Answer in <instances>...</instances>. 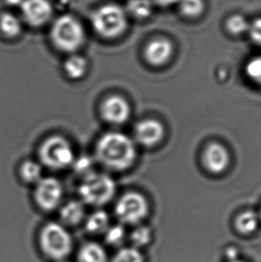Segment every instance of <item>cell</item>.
I'll return each mask as SVG.
<instances>
[{"instance_id":"cell-1","label":"cell","mask_w":261,"mask_h":262,"mask_svg":"<svg viewBox=\"0 0 261 262\" xmlns=\"http://www.w3.org/2000/svg\"><path fill=\"white\" fill-rule=\"evenodd\" d=\"M136 156L137 151L133 140L117 132L103 135L96 145L97 159L111 170L127 169L134 163Z\"/></svg>"},{"instance_id":"cell-2","label":"cell","mask_w":261,"mask_h":262,"mask_svg":"<svg viewBox=\"0 0 261 262\" xmlns=\"http://www.w3.org/2000/svg\"><path fill=\"white\" fill-rule=\"evenodd\" d=\"M92 27L98 35L105 39H115L123 35L128 25V14L117 4H106L94 11Z\"/></svg>"},{"instance_id":"cell-3","label":"cell","mask_w":261,"mask_h":262,"mask_svg":"<svg viewBox=\"0 0 261 262\" xmlns=\"http://www.w3.org/2000/svg\"><path fill=\"white\" fill-rule=\"evenodd\" d=\"M50 37L57 50L72 53L83 45L84 28L77 18L70 14H64L54 21L50 30Z\"/></svg>"},{"instance_id":"cell-4","label":"cell","mask_w":261,"mask_h":262,"mask_svg":"<svg viewBox=\"0 0 261 262\" xmlns=\"http://www.w3.org/2000/svg\"><path fill=\"white\" fill-rule=\"evenodd\" d=\"M115 192L116 184L113 179L107 174L96 172L83 177L79 186V193L82 202L95 207L110 202Z\"/></svg>"},{"instance_id":"cell-5","label":"cell","mask_w":261,"mask_h":262,"mask_svg":"<svg viewBox=\"0 0 261 262\" xmlns=\"http://www.w3.org/2000/svg\"><path fill=\"white\" fill-rule=\"evenodd\" d=\"M39 242L44 253L57 260L67 258L73 247L72 237L68 231L60 224L54 222L43 227Z\"/></svg>"},{"instance_id":"cell-6","label":"cell","mask_w":261,"mask_h":262,"mask_svg":"<svg viewBox=\"0 0 261 262\" xmlns=\"http://www.w3.org/2000/svg\"><path fill=\"white\" fill-rule=\"evenodd\" d=\"M39 159L51 169H63L71 166L74 160V150L67 140L62 136L46 139L39 150Z\"/></svg>"},{"instance_id":"cell-7","label":"cell","mask_w":261,"mask_h":262,"mask_svg":"<svg viewBox=\"0 0 261 262\" xmlns=\"http://www.w3.org/2000/svg\"><path fill=\"white\" fill-rule=\"evenodd\" d=\"M148 209V202L143 195L128 192L117 202L115 212L121 223L137 225L147 216Z\"/></svg>"},{"instance_id":"cell-8","label":"cell","mask_w":261,"mask_h":262,"mask_svg":"<svg viewBox=\"0 0 261 262\" xmlns=\"http://www.w3.org/2000/svg\"><path fill=\"white\" fill-rule=\"evenodd\" d=\"M64 195L60 182L54 177L41 178L37 183L35 200L40 209L51 211L59 206Z\"/></svg>"},{"instance_id":"cell-9","label":"cell","mask_w":261,"mask_h":262,"mask_svg":"<svg viewBox=\"0 0 261 262\" xmlns=\"http://www.w3.org/2000/svg\"><path fill=\"white\" fill-rule=\"evenodd\" d=\"M23 20L32 27H41L51 20L54 10L50 0H24L20 6Z\"/></svg>"},{"instance_id":"cell-10","label":"cell","mask_w":261,"mask_h":262,"mask_svg":"<svg viewBox=\"0 0 261 262\" xmlns=\"http://www.w3.org/2000/svg\"><path fill=\"white\" fill-rule=\"evenodd\" d=\"M103 118L112 124H122L130 117V107L129 103L123 97L110 96L101 105Z\"/></svg>"},{"instance_id":"cell-11","label":"cell","mask_w":261,"mask_h":262,"mask_svg":"<svg viewBox=\"0 0 261 262\" xmlns=\"http://www.w3.org/2000/svg\"><path fill=\"white\" fill-rule=\"evenodd\" d=\"M165 128L159 121L145 119L136 125L134 130L135 139L141 145L153 147L162 141Z\"/></svg>"},{"instance_id":"cell-12","label":"cell","mask_w":261,"mask_h":262,"mask_svg":"<svg viewBox=\"0 0 261 262\" xmlns=\"http://www.w3.org/2000/svg\"><path fill=\"white\" fill-rule=\"evenodd\" d=\"M203 163L209 172L213 174H220L228 167L229 153L225 146L217 142H213L205 149Z\"/></svg>"},{"instance_id":"cell-13","label":"cell","mask_w":261,"mask_h":262,"mask_svg":"<svg viewBox=\"0 0 261 262\" xmlns=\"http://www.w3.org/2000/svg\"><path fill=\"white\" fill-rule=\"evenodd\" d=\"M173 44L166 38L152 39L145 48L146 60L154 67H160L170 60L173 55Z\"/></svg>"},{"instance_id":"cell-14","label":"cell","mask_w":261,"mask_h":262,"mask_svg":"<svg viewBox=\"0 0 261 262\" xmlns=\"http://www.w3.org/2000/svg\"><path fill=\"white\" fill-rule=\"evenodd\" d=\"M85 209L83 203L79 201H70L60 209V219L63 223L74 226L84 219Z\"/></svg>"},{"instance_id":"cell-15","label":"cell","mask_w":261,"mask_h":262,"mask_svg":"<svg viewBox=\"0 0 261 262\" xmlns=\"http://www.w3.org/2000/svg\"><path fill=\"white\" fill-rule=\"evenodd\" d=\"M259 226L258 214L252 210H246L237 216L234 227L237 232L243 235L253 234Z\"/></svg>"},{"instance_id":"cell-16","label":"cell","mask_w":261,"mask_h":262,"mask_svg":"<svg viewBox=\"0 0 261 262\" xmlns=\"http://www.w3.org/2000/svg\"><path fill=\"white\" fill-rule=\"evenodd\" d=\"M79 262H107L105 249L97 243H88L81 246L78 252Z\"/></svg>"},{"instance_id":"cell-17","label":"cell","mask_w":261,"mask_h":262,"mask_svg":"<svg viewBox=\"0 0 261 262\" xmlns=\"http://www.w3.org/2000/svg\"><path fill=\"white\" fill-rule=\"evenodd\" d=\"M86 230L91 234H104L110 227V216L104 210H96L87 217Z\"/></svg>"},{"instance_id":"cell-18","label":"cell","mask_w":261,"mask_h":262,"mask_svg":"<svg viewBox=\"0 0 261 262\" xmlns=\"http://www.w3.org/2000/svg\"><path fill=\"white\" fill-rule=\"evenodd\" d=\"M64 70L69 78L73 80L82 78L88 70V62L81 56H71L64 62Z\"/></svg>"},{"instance_id":"cell-19","label":"cell","mask_w":261,"mask_h":262,"mask_svg":"<svg viewBox=\"0 0 261 262\" xmlns=\"http://www.w3.org/2000/svg\"><path fill=\"white\" fill-rule=\"evenodd\" d=\"M23 21L17 15L4 13L0 16V31L8 38H15L21 32Z\"/></svg>"},{"instance_id":"cell-20","label":"cell","mask_w":261,"mask_h":262,"mask_svg":"<svg viewBox=\"0 0 261 262\" xmlns=\"http://www.w3.org/2000/svg\"><path fill=\"white\" fill-rule=\"evenodd\" d=\"M153 8L154 5L150 0H130L124 9L128 15L139 20H144L151 15Z\"/></svg>"},{"instance_id":"cell-21","label":"cell","mask_w":261,"mask_h":262,"mask_svg":"<svg viewBox=\"0 0 261 262\" xmlns=\"http://www.w3.org/2000/svg\"><path fill=\"white\" fill-rule=\"evenodd\" d=\"M20 176L28 184H37L42 178V168L35 161L26 160L20 167Z\"/></svg>"},{"instance_id":"cell-22","label":"cell","mask_w":261,"mask_h":262,"mask_svg":"<svg viewBox=\"0 0 261 262\" xmlns=\"http://www.w3.org/2000/svg\"><path fill=\"white\" fill-rule=\"evenodd\" d=\"M178 3L181 12L186 17H198L205 9L203 0H179Z\"/></svg>"},{"instance_id":"cell-23","label":"cell","mask_w":261,"mask_h":262,"mask_svg":"<svg viewBox=\"0 0 261 262\" xmlns=\"http://www.w3.org/2000/svg\"><path fill=\"white\" fill-rule=\"evenodd\" d=\"M151 230L147 227H139L135 228L130 235L133 247L136 249L147 246L151 242Z\"/></svg>"},{"instance_id":"cell-24","label":"cell","mask_w":261,"mask_h":262,"mask_svg":"<svg viewBox=\"0 0 261 262\" xmlns=\"http://www.w3.org/2000/svg\"><path fill=\"white\" fill-rule=\"evenodd\" d=\"M250 24L247 20L239 14L233 15L226 21V29L233 35H240L249 31Z\"/></svg>"},{"instance_id":"cell-25","label":"cell","mask_w":261,"mask_h":262,"mask_svg":"<svg viewBox=\"0 0 261 262\" xmlns=\"http://www.w3.org/2000/svg\"><path fill=\"white\" fill-rule=\"evenodd\" d=\"M112 262H144V258L138 249L132 246L120 250L115 255Z\"/></svg>"},{"instance_id":"cell-26","label":"cell","mask_w":261,"mask_h":262,"mask_svg":"<svg viewBox=\"0 0 261 262\" xmlns=\"http://www.w3.org/2000/svg\"><path fill=\"white\" fill-rule=\"evenodd\" d=\"M105 234V241L111 246L120 245L125 238V229L122 225H115L106 229Z\"/></svg>"},{"instance_id":"cell-27","label":"cell","mask_w":261,"mask_h":262,"mask_svg":"<svg viewBox=\"0 0 261 262\" xmlns=\"http://www.w3.org/2000/svg\"><path fill=\"white\" fill-rule=\"evenodd\" d=\"M245 74L251 82L261 86V56L253 57L245 67Z\"/></svg>"},{"instance_id":"cell-28","label":"cell","mask_w":261,"mask_h":262,"mask_svg":"<svg viewBox=\"0 0 261 262\" xmlns=\"http://www.w3.org/2000/svg\"><path fill=\"white\" fill-rule=\"evenodd\" d=\"M72 165L74 166V171L81 177H87L94 172L93 160L92 158L88 156H81L78 158L77 160H74Z\"/></svg>"},{"instance_id":"cell-29","label":"cell","mask_w":261,"mask_h":262,"mask_svg":"<svg viewBox=\"0 0 261 262\" xmlns=\"http://www.w3.org/2000/svg\"><path fill=\"white\" fill-rule=\"evenodd\" d=\"M249 33L251 38L257 45L261 46V17L256 19L253 23L250 24Z\"/></svg>"},{"instance_id":"cell-30","label":"cell","mask_w":261,"mask_h":262,"mask_svg":"<svg viewBox=\"0 0 261 262\" xmlns=\"http://www.w3.org/2000/svg\"><path fill=\"white\" fill-rule=\"evenodd\" d=\"M154 6L159 7H169L173 4L178 3L179 0H150Z\"/></svg>"},{"instance_id":"cell-31","label":"cell","mask_w":261,"mask_h":262,"mask_svg":"<svg viewBox=\"0 0 261 262\" xmlns=\"http://www.w3.org/2000/svg\"><path fill=\"white\" fill-rule=\"evenodd\" d=\"M24 0H7V2L8 3L11 4V5H14V6H21V2H23Z\"/></svg>"},{"instance_id":"cell-32","label":"cell","mask_w":261,"mask_h":262,"mask_svg":"<svg viewBox=\"0 0 261 262\" xmlns=\"http://www.w3.org/2000/svg\"><path fill=\"white\" fill-rule=\"evenodd\" d=\"M229 262H245L244 261V260H241V259H231Z\"/></svg>"},{"instance_id":"cell-33","label":"cell","mask_w":261,"mask_h":262,"mask_svg":"<svg viewBox=\"0 0 261 262\" xmlns=\"http://www.w3.org/2000/svg\"><path fill=\"white\" fill-rule=\"evenodd\" d=\"M59 262H67V261H64V260H60Z\"/></svg>"},{"instance_id":"cell-34","label":"cell","mask_w":261,"mask_h":262,"mask_svg":"<svg viewBox=\"0 0 261 262\" xmlns=\"http://www.w3.org/2000/svg\"><path fill=\"white\" fill-rule=\"evenodd\" d=\"M260 217H261V213H260Z\"/></svg>"}]
</instances>
